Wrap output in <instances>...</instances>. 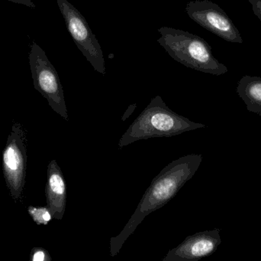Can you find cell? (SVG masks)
Wrapping results in <instances>:
<instances>
[{"mask_svg":"<svg viewBox=\"0 0 261 261\" xmlns=\"http://www.w3.org/2000/svg\"><path fill=\"white\" fill-rule=\"evenodd\" d=\"M202 160V155L190 154L175 159L153 179L143 195L134 214L120 234L110 239V255L119 254L127 239L135 232L146 216L162 208L176 196L194 176Z\"/></svg>","mask_w":261,"mask_h":261,"instance_id":"obj_1","label":"cell"},{"mask_svg":"<svg viewBox=\"0 0 261 261\" xmlns=\"http://www.w3.org/2000/svg\"><path fill=\"white\" fill-rule=\"evenodd\" d=\"M205 127L175 113L161 96H156L122 135L119 148L142 139L170 137Z\"/></svg>","mask_w":261,"mask_h":261,"instance_id":"obj_2","label":"cell"},{"mask_svg":"<svg viewBox=\"0 0 261 261\" xmlns=\"http://www.w3.org/2000/svg\"><path fill=\"white\" fill-rule=\"evenodd\" d=\"M158 31L161 35L158 42L179 64L216 76L228 73V67L215 58L211 46L203 38L167 26L159 28Z\"/></svg>","mask_w":261,"mask_h":261,"instance_id":"obj_3","label":"cell"},{"mask_svg":"<svg viewBox=\"0 0 261 261\" xmlns=\"http://www.w3.org/2000/svg\"><path fill=\"white\" fill-rule=\"evenodd\" d=\"M28 132L18 121L13 123L3 151V172L6 187L15 203L24 199L27 170Z\"/></svg>","mask_w":261,"mask_h":261,"instance_id":"obj_4","label":"cell"},{"mask_svg":"<svg viewBox=\"0 0 261 261\" xmlns=\"http://www.w3.org/2000/svg\"><path fill=\"white\" fill-rule=\"evenodd\" d=\"M29 58L34 87L47 100L54 111L68 121L64 90L56 69L36 43L31 46Z\"/></svg>","mask_w":261,"mask_h":261,"instance_id":"obj_5","label":"cell"},{"mask_svg":"<svg viewBox=\"0 0 261 261\" xmlns=\"http://www.w3.org/2000/svg\"><path fill=\"white\" fill-rule=\"evenodd\" d=\"M57 3L67 30L81 53L96 72L106 75L107 68L102 48L84 15L68 0H57Z\"/></svg>","mask_w":261,"mask_h":261,"instance_id":"obj_6","label":"cell"},{"mask_svg":"<svg viewBox=\"0 0 261 261\" xmlns=\"http://www.w3.org/2000/svg\"><path fill=\"white\" fill-rule=\"evenodd\" d=\"M186 12L195 22L225 41L238 44L244 42L232 20L216 3L210 0L190 1L186 6Z\"/></svg>","mask_w":261,"mask_h":261,"instance_id":"obj_7","label":"cell"},{"mask_svg":"<svg viewBox=\"0 0 261 261\" xmlns=\"http://www.w3.org/2000/svg\"><path fill=\"white\" fill-rule=\"evenodd\" d=\"M221 243L220 230L201 231L188 236L180 245L170 250L162 261L200 260L216 252Z\"/></svg>","mask_w":261,"mask_h":261,"instance_id":"obj_8","label":"cell"},{"mask_svg":"<svg viewBox=\"0 0 261 261\" xmlns=\"http://www.w3.org/2000/svg\"><path fill=\"white\" fill-rule=\"evenodd\" d=\"M47 183L45 185L47 206L50 208L54 219L62 220L67 203V185L61 169L55 159L47 165Z\"/></svg>","mask_w":261,"mask_h":261,"instance_id":"obj_9","label":"cell"},{"mask_svg":"<svg viewBox=\"0 0 261 261\" xmlns=\"http://www.w3.org/2000/svg\"><path fill=\"white\" fill-rule=\"evenodd\" d=\"M237 93L253 113H261V78L245 75L238 84Z\"/></svg>","mask_w":261,"mask_h":261,"instance_id":"obj_10","label":"cell"},{"mask_svg":"<svg viewBox=\"0 0 261 261\" xmlns=\"http://www.w3.org/2000/svg\"><path fill=\"white\" fill-rule=\"evenodd\" d=\"M28 213L38 225H47L54 219L51 211L47 206L35 207L30 205Z\"/></svg>","mask_w":261,"mask_h":261,"instance_id":"obj_11","label":"cell"},{"mask_svg":"<svg viewBox=\"0 0 261 261\" xmlns=\"http://www.w3.org/2000/svg\"><path fill=\"white\" fill-rule=\"evenodd\" d=\"M30 260L32 261L52 260L50 254L42 248H34L31 253Z\"/></svg>","mask_w":261,"mask_h":261,"instance_id":"obj_12","label":"cell"},{"mask_svg":"<svg viewBox=\"0 0 261 261\" xmlns=\"http://www.w3.org/2000/svg\"><path fill=\"white\" fill-rule=\"evenodd\" d=\"M250 4L252 6L253 12L254 15L260 19L261 21V0H248Z\"/></svg>","mask_w":261,"mask_h":261,"instance_id":"obj_13","label":"cell"},{"mask_svg":"<svg viewBox=\"0 0 261 261\" xmlns=\"http://www.w3.org/2000/svg\"><path fill=\"white\" fill-rule=\"evenodd\" d=\"M8 1L12 2V3H17V4L24 5V6L32 8V9H35L36 7L32 0H8Z\"/></svg>","mask_w":261,"mask_h":261,"instance_id":"obj_14","label":"cell"},{"mask_svg":"<svg viewBox=\"0 0 261 261\" xmlns=\"http://www.w3.org/2000/svg\"><path fill=\"white\" fill-rule=\"evenodd\" d=\"M136 108V104H132V105H130L129 107H128V109H127L126 111H125V113H124L123 116H122V121H125V120L128 119V118L129 117L130 115L132 114V113H133V112L135 111V109Z\"/></svg>","mask_w":261,"mask_h":261,"instance_id":"obj_15","label":"cell"}]
</instances>
